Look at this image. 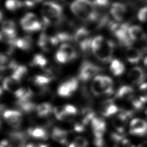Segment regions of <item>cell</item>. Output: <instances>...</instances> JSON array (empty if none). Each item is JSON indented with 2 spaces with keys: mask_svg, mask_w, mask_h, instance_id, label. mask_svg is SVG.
Returning <instances> with one entry per match:
<instances>
[{
  "mask_svg": "<svg viewBox=\"0 0 147 147\" xmlns=\"http://www.w3.org/2000/svg\"><path fill=\"white\" fill-rule=\"evenodd\" d=\"M72 12L80 20L94 21L99 16L93 2L90 0H75L71 4Z\"/></svg>",
  "mask_w": 147,
  "mask_h": 147,
  "instance_id": "1",
  "label": "cell"
},
{
  "mask_svg": "<svg viewBox=\"0 0 147 147\" xmlns=\"http://www.w3.org/2000/svg\"><path fill=\"white\" fill-rule=\"evenodd\" d=\"M41 13L45 25L56 24L61 21L63 9L57 3L50 1L44 2Z\"/></svg>",
  "mask_w": 147,
  "mask_h": 147,
  "instance_id": "2",
  "label": "cell"
},
{
  "mask_svg": "<svg viewBox=\"0 0 147 147\" xmlns=\"http://www.w3.org/2000/svg\"><path fill=\"white\" fill-rule=\"evenodd\" d=\"M114 47V43L112 41L106 40L105 41L102 47L93 52V53L102 62L107 63L112 59Z\"/></svg>",
  "mask_w": 147,
  "mask_h": 147,
  "instance_id": "3",
  "label": "cell"
},
{
  "mask_svg": "<svg viewBox=\"0 0 147 147\" xmlns=\"http://www.w3.org/2000/svg\"><path fill=\"white\" fill-rule=\"evenodd\" d=\"M100 68L90 61H84L79 69L78 77L83 81L86 82L95 76L100 71Z\"/></svg>",
  "mask_w": 147,
  "mask_h": 147,
  "instance_id": "4",
  "label": "cell"
},
{
  "mask_svg": "<svg viewBox=\"0 0 147 147\" xmlns=\"http://www.w3.org/2000/svg\"><path fill=\"white\" fill-rule=\"evenodd\" d=\"M23 30L27 32H36L41 29V23L37 19L36 16L32 13H26L20 21Z\"/></svg>",
  "mask_w": 147,
  "mask_h": 147,
  "instance_id": "5",
  "label": "cell"
},
{
  "mask_svg": "<svg viewBox=\"0 0 147 147\" xmlns=\"http://www.w3.org/2000/svg\"><path fill=\"white\" fill-rule=\"evenodd\" d=\"M74 38L83 51L87 52L91 49L92 39L90 37V33L87 29L84 28H79L75 32Z\"/></svg>",
  "mask_w": 147,
  "mask_h": 147,
  "instance_id": "6",
  "label": "cell"
},
{
  "mask_svg": "<svg viewBox=\"0 0 147 147\" xmlns=\"http://www.w3.org/2000/svg\"><path fill=\"white\" fill-rule=\"evenodd\" d=\"M78 87V80L72 78L61 84L57 88V94L61 97H69L76 91Z\"/></svg>",
  "mask_w": 147,
  "mask_h": 147,
  "instance_id": "7",
  "label": "cell"
},
{
  "mask_svg": "<svg viewBox=\"0 0 147 147\" xmlns=\"http://www.w3.org/2000/svg\"><path fill=\"white\" fill-rule=\"evenodd\" d=\"M130 133L142 136L147 133V121L141 118H134L130 123Z\"/></svg>",
  "mask_w": 147,
  "mask_h": 147,
  "instance_id": "8",
  "label": "cell"
},
{
  "mask_svg": "<svg viewBox=\"0 0 147 147\" xmlns=\"http://www.w3.org/2000/svg\"><path fill=\"white\" fill-rule=\"evenodd\" d=\"M3 118L11 127L16 128L20 126L22 115L20 111L15 110H7L3 112Z\"/></svg>",
  "mask_w": 147,
  "mask_h": 147,
  "instance_id": "9",
  "label": "cell"
},
{
  "mask_svg": "<svg viewBox=\"0 0 147 147\" xmlns=\"http://www.w3.org/2000/svg\"><path fill=\"white\" fill-rule=\"evenodd\" d=\"M127 11L126 6L121 2L113 3L110 7V14L117 21H122Z\"/></svg>",
  "mask_w": 147,
  "mask_h": 147,
  "instance_id": "10",
  "label": "cell"
},
{
  "mask_svg": "<svg viewBox=\"0 0 147 147\" xmlns=\"http://www.w3.org/2000/svg\"><path fill=\"white\" fill-rule=\"evenodd\" d=\"M129 114V111H122L114 119L113 123L117 132L122 133L124 131Z\"/></svg>",
  "mask_w": 147,
  "mask_h": 147,
  "instance_id": "11",
  "label": "cell"
},
{
  "mask_svg": "<svg viewBox=\"0 0 147 147\" xmlns=\"http://www.w3.org/2000/svg\"><path fill=\"white\" fill-rule=\"evenodd\" d=\"M118 110L119 109L117 106L115 105L111 99H108L105 101L100 107V114L106 117H108L116 114Z\"/></svg>",
  "mask_w": 147,
  "mask_h": 147,
  "instance_id": "12",
  "label": "cell"
},
{
  "mask_svg": "<svg viewBox=\"0 0 147 147\" xmlns=\"http://www.w3.org/2000/svg\"><path fill=\"white\" fill-rule=\"evenodd\" d=\"M128 78L133 84H141L145 78L144 70L140 67H133L130 70L128 74Z\"/></svg>",
  "mask_w": 147,
  "mask_h": 147,
  "instance_id": "13",
  "label": "cell"
},
{
  "mask_svg": "<svg viewBox=\"0 0 147 147\" xmlns=\"http://www.w3.org/2000/svg\"><path fill=\"white\" fill-rule=\"evenodd\" d=\"M126 59L131 64H137L141 59L142 53L139 49L129 47L125 51Z\"/></svg>",
  "mask_w": 147,
  "mask_h": 147,
  "instance_id": "14",
  "label": "cell"
},
{
  "mask_svg": "<svg viewBox=\"0 0 147 147\" xmlns=\"http://www.w3.org/2000/svg\"><path fill=\"white\" fill-rule=\"evenodd\" d=\"M128 33L132 41L142 40L145 37V34L143 29L138 25H131L129 27Z\"/></svg>",
  "mask_w": 147,
  "mask_h": 147,
  "instance_id": "15",
  "label": "cell"
},
{
  "mask_svg": "<svg viewBox=\"0 0 147 147\" xmlns=\"http://www.w3.org/2000/svg\"><path fill=\"white\" fill-rule=\"evenodd\" d=\"M91 90L93 94L96 96L105 95L102 83V75H96L94 77L91 83Z\"/></svg>",
  "mask_w": 147,
  "mask_h": 147,
  "instance_id": "16",
  "label": "cell"
},
{
  "mask_svg": "<svg viewBox=\"0 0 147 147\" xmlns=\"http://www.w3.org/2000/svg\"><path fill=\"white\" fill-rule=\"evenodd\" d=\"M20 81L14 77L10 76L4 79L2 83V87L4 90L12 92H14L19 88Z\"/></svg>",
  "mask_w": 147,
  "mask_h": 147,
  "instance_id": "17",
  "label": "cell"
},
{
  "mask_svg": "<svg viewBox=\"0 0 147 147\" xmlns=\"http://www.w3.org/2000/svg\"><path fill=\"white\" fill-rule=\"evenodd\" d=\"M134 90L127 85L121 86L116 93V97L120 99L131 100L133 98Z\"/></svg>",
  "mask_w": 147,
  "mask_h": 147,
  "instance_id": "18",
  "label": "cell"
},
{
  "mask_svg": "<svg viewBox=\"0 0 147 147\" xmlns=\"http://www.w3.org/2000/svg\"><path fill=\"white\" fill-rule=\"evenodd\" d=\"M51 136L53 140L60 144H65L68 138V132L61 128L55 127L53 129Z\"/></svg>",
  "mask_w": 147,
  "mask_h": 147,
  "instance_id": "19",
  "label": "cell"
},
{
  "mask_svg": "<svg viewBox=\"0 0 147 147\" xmlns=\"http://www.w3.org/2000/svg\"><path fill=\"white\" fill-rule=\"evenodd\" d=\"M13 147H25L26 136L21 132H14L10 135Z\"/></svg>",
  "mask_w": 147,
  "mask_h": 147,
  "instance_id": "20",
  "label": "cell"
},
{
  "mask_svg": "<svg viewBox=\"0 0 147 147\" xmlns=\"http://www.w3.org/2000/svg\"><path fill=\"white\" fill-rule=\"evenodd\" d=\"M28 133L31 137L40 140H46L48 138V133L46 130L39 126L32 127L28 129Z\"/></svg>",
  "mask_w": 147,
  "mask_h": 147,
  "instance_id": "21",
  "label": "cell"
},
{
  "mask_svg": "<svg viewBox=\"0 0 147 147\" xmlns=\"http://www.w3.org/2000/svg\"><path fill=\"white\" fill-rule=\"evenodd\" d=\"M14 46L24 51L29 50L32 46V39L29 36L17 38L14 42Z\"/></svg>",
  "mask_w": 147,
  "mask_h": 147,
  "instance_id": "22",
  "label": "cell"
},
{
  "mask_svg": "<svg viewBox=\"0 0 147 147\" xmlns=\"http://www.w3.org/2000/svg\"><path fill=\"white\" fill-rule=\"evenodd\" d=\"M38 45L44 51L48 52L51 47L53 46L51 40V36L45 33H42L38 38Z\"/></svg>",
  "mask_w": 147,
  "mask_h": 147,
  "instance_id": "23",
  "label": "cell"
},
{
  "mask_svg": "<svg viewBox=\"0 0 147 147\" xmlns=\"http://www.w3.org/2000/svg\"><path fill=\"white\" fill-rule=\"evenodd\" d=\"M125 65L123 63L118 59H114L111 61L110 69L115 76H120L125 71Z\"/></svg>",
  "mask_w": 147,
  "mask_h": 147,
  "instance_id": "24",
  "label": "cell"
},
{
  "mask_svg": "<svg viewBox=\"0 0 147 147\" xmlns=\"http://www.w3.org/2000/svg\"><path fill=\"white\" fill-rule=\"evenodd\" d=\"M53 79L51 75H36L32 79L33 83L37 87H44L48 85Z\"/></svg>",
  "mask_w": 147,
  "mask_h": 147,
  "instance_id": "25",
  "label": "cell"
},
{
  "mask_svg": "<svg viewBox=\"0 0 147 147\" xmlns=\"http://www.w3.org/2000/svg\"><path fill=\"white\" fill-rule=\"evenodd\" d=\"M14 94L18 101H22L30 99L33 95V92L30 89L20 87L14 92Z\"/></svg>",
  "mask_w": 147,
  "mask_h": 147,
  "instance_id": "26",
  "label": "cell"
},
{
  "mask_svg": "<svg viewBox=\"0 0 147 147\" xmlns=\"http://www.w3.org/2000/svg\"><path fill=\"white\" fill-rule=\"evenodd\" d=\"M59 49L64 52L68 56L70 61H72L77 57L78 54L75 49L69 44L65 42L63 43Z\"/></svg>",
  "mask_w": 147,
  "mask_h": 147,
  "instance_id": "27",
  "label": "cell"
},
{
  "mask_svg": "<svg viewBox=\"0 0 147 147\" xmlns=\"http://www.w3.org/2000/svg\"><path fill=\"white\" fill-rule=\"evenodd\" d=\"M52 105L47 102L42 103L38 105L36 107V111L38 115L40 117H45L48 116L53 111Z\"/></svg>",
  "mask_w": 147,
  "mask_h": 147,
  "instance_id": "28",
  "label": "cell"
},
{
  "mask_svg": "<svg viewBox=\"0 0 147 147\" xmlns=\"http://www.w3.org/2000/svg\"><path fill=\"white\" fill-rule=\"evenodd\" d=\"M17 104L18 107L22 110L24 112L26 113H29L36 110L37 106L36 105L33 103L30 99L22 100V101H17Z\"/></svg>",
  "mask_w": 147,
  "mask_h": 147,
  "instance_id": "29",
  "label": "cell"
},
{
  "mask_svg": "<svg viewBox=\"0 0 147 147\" xmlns=\"http://www.w3.org/2000/svg\"><path fill=\"white\" fill-rule=\"evenodd\" d=\"M30 64L33 67H38L45 69L48 67V61L43 55L37 54L33 57Z\"/></svg>",
  "mask_w": 147,
  "mask_h": 147,
  "instance_id": "30",
  "label": "cell"
},
{
  "mask_svg": "<svg viewBox=\"0 0 147 147\" xmlns=\"http://www.w3.org/2000/svg\"><path fill=\"white\" fill-rule=\"evenodd\" d=\"M102 83L105 95H111L113 93V82L111 78L102 75Z\"/></svg>",
  "mask_w": 147,
  "mask_h": 147,
  "instance_id": "31",
  "label": "cell"
},
{
  "mask_svg": "<svg viewBox=\"0 0 147 147\" xmlns=\"http://www.w3.org/2000/svg\"><path fill=\"white\" fill-rule=\"evenodd\" d=\"M28 69L25 66L18 65L13 71L10 76L14 77V78L21 82V80L26 75Z\"/></svg>",
  "mask_w": 147,
  "mask_h": 147,
  "instance_id": "32",
  "label": "cell"
},
{
  "mask_svg": "<svg viewBox=\"0 0 147 147\" xmlns=\"http://www.w3.org/2000/svg\"><path fill=\"white\" fill-rule=\"evenodd\" d=\"M5 7L10 11H16L24 5V2L20 0H6Z\"/></svg>",
  "mask_w": 147,
  "mask_h": 147,
  "instance_id": "33",
  "label": "cell"
},
{
  "mask_svg": "<svg viewBox=\"0 0 147 147\" xmlns=\"http://www.w3.org/2000/svg\"><path fill=\"white\" fill-rule=\"evenodd\" d=\"M87 145L88 142L87 140L83 137L78 136L69 144L68 147H87Z\"/></svg>",
  "mask_w": 147,
  "mask_h": 147,
  "instance_id": "34",
  "label": "cell"
},
{
  "mask_svg": "<svg viewBox=\"0 0 147 147\" xmlns=\"http://www.w3.org/2000/svg\"><path fill=\"white\" fill-rule=\"evenodd\" d=\"M105 42L104 38L101 36H98L92 39L91 43V49L92 52L100 48Z\"/></svg>",
  "mask_w": 147,
  "mask_h": 147,
  "instance_id": "35",
  "label": "cell"
},
{
  "mask_svg": "<svg viewBox=\"0 0 147 147\" xmlns=\"http://www.w3.org/2000/svg\"><path fill=\"white\" fill-rule=\"evenodd\" d=\"M2 30L6 32H15L16 24L11 20L4 21L2 24Z\"/></svg>",
  "mask_w": 147,
  "mask_h": 147,
  "instance_id": "36",
  "label": "cell"
},
{
  "mask_svg": "<svg viewBox=\"0 0 147 147\" xmlns=\"http://www.w3.org/2000/svg\"><path fill=\"white\" fill-rule=\"evenodd\" d=\"M55 59L58 63H62V64L66 63L67 62L70 61V60L68 57V56L64 52H63L60 49H59L57 51L55 55Z\"/></svg>",
  "mask_w": 147,
  "mask_h": 147,
  "instance_id": "37",
  "label": "cell"
},
{
  "mask_svg": "<svg viewBox=\"0 0 147 147\" xmlns=\"http://www.w3.org/2000/svg\"><path fill=\"white\" fill-rule=\"evenodd\" d=\"M64 107L65 113L67 115V117H68L69 119L70 118L76 115L78 113L77 109L75 106L71 105H66L64 106Z\"/></svg>",
  "mask_w": 147,
  "mask_h": 147,
  "instance_id": "38",
  "label": "cell"
},
{
  "mask_svg": "<svg viewBox=\"0 0 147 147\" xmlns=\"http://www.w3.org/2000/svg\"><path fill=\"white\" fill-rule=\"evenodd\" d=\"M93 3L96 9H105L107 8L110 3L109 0H94Z\"/></svg>",
  "mask_w": 147,
  "mask_h": 147,
  "instance_id": "39",
  "label": "cell"
},
{
  "mask_svg": "<svg viewBox=\"0 0 147 147\" xmlns=\"http://www.w3.org/2000/svg\"><path fill=\"white\" fill-rule=\"evenodd\" d=\"M138 19L142 22H147V6L142 7L138 12Z\"/></svg>",
  "mask_w": 147,
  "mask_h": 147,
  "instance_id": "40",
  "label": "cell"
},
{
  "mask_svg": "<svg viewBox=\"0 0 147 147\" xmlns=\"http://www.w3.org/2000/svg\"><path fill=\"white\" fill-rule=\"evenodd\" d=\"M42 0H24V5L26 7H32L34 6L37 3H40Z\"/></svg>",
  "mask_w": 147,
  "mask_h": 147,
  "instance_id": "41",
  "label": "cell"
},
{
  "mask_svg": "<svg viewBox=\"0 0 147 147\" xmlns=\"http://www.w3.org/2000/svg\"><path fill=\"white\" fill-rule=\"evenodd\" d=\"M0 147H13L11 144L6 140H3L1 142Z\"/></svg>",
  "mask_w": 147,
  "mask_h": 147,
  "instance_id": "42",
  "label": "cell"
},
{
  "mask_svg": "<svg viewBox=\"0 0 147 147\" xmlns=\"http://www.w3.org/2000/svg\"><path fill=\"white\" fill-rule=\"evenodd\" d=\"M122 144L123 147H134L133 145L129 140L126 139L122 140Z\"/></svg>",
  "mask_w": 147,
  "mask_h": 147,
  "instance_id": "43",
  "label": "cell"
},
{
  "mask_svg": "<svg viewBox=\"0 0 147 147\" xmlns=\"http://www.w3.org/2000/svg\"><path fill=\"white\" fill-rule=\"evenodd\" d=\"M145 92H146L145 94H144L142 95H141L140 97V99L143 103L147 102V91H145Z\"/></svg>",
  "mask_w": 147,
  "mask_h": 147,
  "instance_id": "44",
  "label": "cell"
},
{
  "mask_svg": "<svg viewBox=\"0 0 147 147\" xmlns=\"http://www.w3.org/2000/svg\"><path fill=\"white\" fill-rule=\"evenodd\" d=\"M137 147H147V140L141 142Z\"/></svg>",
  "mask_w": 147,
  "mask_h": 147,
  "instance_id": "45",
  "label": "cell"
},
{
  "mask_svg": "<svg viewBox=\"0 0 147 147\" xmlns=\"http://www.w3.org/2000/svg\"><path fill=\"white\" fill-rule=\"evenodd\" d=\"M25 147H37V144H34L32 143H30L27 144Z\"/></svg>",
  "mask_w": 147,
  "mask_h": 147,
  "instance_id": "46",
  "label": "cell"
},
{
  "mask_svg": "<svg viewBox=\"0 0 147 147\" xmlns=\"http://www.w3.org/2000/svg\"><path fill=\"white\" fill-rule=\"evenodd\" d=\"M37 147H48V146L45 144H37Z\"/></svg>",
  "mask_w": 147,
  "mask_h": 147,
  "instance_id": "47",
  "label": "cell"
},
{
  "mask_svg": "<svg viewBox=\"0 0 147 147\" xmlns=\"http://www.w3.org/2000/svg\"><path fill=\"white\" fill-rule=\"evenodd\" d=\"M144 64L145 66L146 67V68H147V56L144 60Z\"/></svg>",
  "mask_w": 147,
  "mask_h": 147,
  "instance_id": "48",
  "label": "cell"
},
{
  "mask_svg": "<svg viewBox=\"0 0 147 147\" xmlns=\"http://www.w3.org/2000/svg\"><path fill=\"white\" fill-rule=\"evenodd\" d=\"M145 114H146V115L147 116V109L145 110Z\"/></svg>",
  "mask_w": 147,
  "mask_h": 147,
  "instance_id": "49",
  "label": "cell"
}]
</instances>
